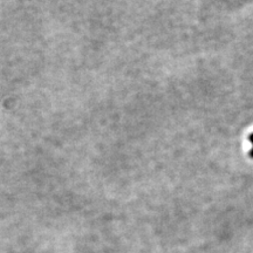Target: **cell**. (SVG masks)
<instances>
[{"instance_id":"cell-1","label":"cell","mask_w":253,"mask_h":253,"mask_svg":"<svg viewBox=\"0 0 253 253\" xmlns=\"http://www.w3.org/2000/svg\"><path fill=\"white\" fill-rule=\"evenodd\" d=\"M249 141H250V142H251V143L253 144V134H252V135H250V136H249Z\"/></svg>"},{"instance_id":"cell-2","label":"cell","mask_w":253,"mask_h":253,"mask_svg":"<svg viewBox=\"0 0 253 253\" xmlns=\"http://www.w3.org/2000/svg\"><path fill=\"white\" fill-rule=\"evenodd\" d=\"M250 156H251V157H253V148H252V149H251V150H250Z\"/></svg>"}]
</instances>
